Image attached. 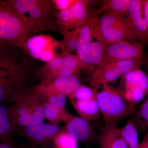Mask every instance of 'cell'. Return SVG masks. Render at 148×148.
<instances>
[{
    "label": "cell",
    "mask_w": 148,
    "mask_h": 148,
    "mask_svg": "<svg viewBox=\"0 0 148 148\" xmlns=\"http://www.w3.org/2000/svg\"><path fill=\"white\" fill-rule=\"evenodd\" d=\"M18 53L0 62V105L15 103L27 93L25 64Z\"/></svg>",
    "instance_id": "6da1fadb"
},
{
    "label": "cell",
    "mask_w": 148,
    "mask_h": 148,
    "mask_svg": "<svg viewBox=\"0 0 148 148\" xmlns=\"http://www.w3.org/2000/svg\"><path fill=\"white\" fill-rule=\"evenodd\" d=\"M14 10L27 19L31 28V35L37 32L54 30L58 27L56 9L49 0H8Z\"/></svg>",
    "instance_id": "7a4b0ae2"
},
{
    "label": "cell",
    "mask_w": 148,
    "mask_h": 148,
    "mask_svg": "<svg viewBox=\"0 0 148 148\" xmlns=\"http://www.w3.org/2000/svg\"><path fill=\"white\" fill-rule=\"evenodd\" d=\"M31 36L27 19L14 10L7 1L0 0V44L20 48Z\"/></svg>",
    "instance_id": "3957f363"
},
{
    "label": "cell",
    "mask_w": 148,
    "mask_h": 148,
    "mask_svg": "<svg viewBox=\"0 0 148 148\" xmlns=\"http://www.w3.org/2000/svg\"><path fill=\"white\" fill-rule=\"evenodd\" d=\"M96 98L101 115L106 123L118 122L128 116L135 108L130 105L118 90L108 84L101 86Z\"/></svg>",
    "instance_id": "277c9868"
},
{
    "label": "cell",
    "mask_w": 148,
    "mask_h": 148,
    "mask_svg": "<svg viewBox=\"0 0 148 148\" xmlns=\"http://www.w3.org/2000/svg\"><path fill=\"white\" fill-rule=\"evenodd\" d=\"M142 61H125L100 65L92 72L90 83L97 90L103 85L108 84L130 72L139 69Z\"/></svg>",
    "instance_id": "5b68a950"
},
{
    "label": "cell",
    "mask_w": 148,
    "mask_h": 148,
    "mask_svg": "<svg viewBox=\"0 0 148 148\" xmlns=\"http://www.w3.org/2000/svg\"><path fill=\"white\" fill-rule=\"evenodd\" d=\"M143 54L144 45L138 41H120L105 46L100 65L119 61L141 60Z\"/></svg>",
    "instance_id": "8992f818"
},
{
    "label": "cell",
    "mask_w": 148,
    "mask_h": 148,
    "mask_svg": "<svg viewBox=\"0 0 148 148\" xmlns=\"http://www.w3.org/2000/svg\"><path fill=\"white\" fill-rule=\"evenodd\" d=\"M123 86L119 92L126 101L135 108L147 95L148 79L140 70H135L123 76Z\"/></svg>",
    "instance_id": "52a82bcc"
},
{
    "label": "cell",
    "mask_w": 148,
    "mask_h": 148,
    "mask_svg": "<svg viewBox=\"0 0 148 148\" xmlns=\"http://www.w3.org/2000/svg\"><path fill=\"white\" fill-rule=\"evenodd\" d=\"M76 75L56 77L46 84H39L32 88L33 92L43 101L46 97L57 93H62L69 97L75 92L81 85Z\"/></svg>",
    "instance_id": "ba28073f"
},
{
    "label": "cell",
    "mask_w": 148,
    "mask_h": 148,
    "mask_svg": "<svg viewBox=\"0 0 148 148\" xmlns=\"http://www.w3.org/2000/svg\"><path fill=\"white\" fill-rule=\"evenodd\" d=\"M64 123V129L77 142L92 143L97 137L96 132L89 121L81 117L71 114Z\"/></svg>",
    "instance_id": "9c48e42d"
},
{
    "label": "cell",
    "mask_w": 148,
    "mask_h": 148,
    "mask_svg": "<svg viewBox=\"0 0 148 148\" xmlns=\"http://www.w3.org/2000/svg\"><path fill=\"white\" fill-rule=\"evenodd\" d=\"M92 38L104 45L121 40H129L126 35L120 30L101 24L100 18L88 12L86 18Z\"/></svg>",
    "instance_id": "30bf717a"
},
{
    "label": "cell",
    "mask_w": 148,
    "mask_h": 148,
    "mask_svg": "<svg viewBox=\"0 0 148 148\" xmlns=\"http://www.w3.org/2000/svg\"><path fill=\"white\" fill-rule=\"evenodd\" d=\"M42 98L31 89L22 98L8 108L9 117L13 125L20 117L30 114L43 106ZM14 126V125H13Z\"/></svg>",
    "instance_id": "8fae6325"
},
{
    "label": "cell",
    "mask_w": 148,
    "mask_h": 148,
    "mask_svg": "<svg viewBox=\"0 0 148 148\" xmlns=\"http://www.w3.org/2000/svg\"><path fill=\"white\" fill-rule=\"evenodd\" d=\"M143 1L132 0L126 12V20L132 37L144 43L147 32V23L143 16Z\"/></svg>",
    "instance_id": "7c38bea8"
},
{
    "label": "cell",
    "mask_w": 148,
    "mask_h": 148,
    "mask_svg": "<svg viewBox=\"0 0 148 148\" xmlns=\"http://www.w3.org/2000/svg\"><path fill=\"white\" fill-rule=\"evenodd\" d=\"M59 47L66 48L62 42H59L49 35H40L33 36L27 39L21 48L32 58L40 60L42 53L47 51H54Z\"/></svg>",
    "instance_id": "4fadbf2b"
},
{
    "label": "cell",
    "mask_w": 148,
    "mask_h": 148,
    "mask_svg": "<svg viewBox=\"0 0 148 148\" xmlns=\"http://www.w3.org/2000/svg\"><path fill=\"white\" fill-rule=\"evenodd\" d=\"M59 125L44 123L24 128L23 135L34 146H45L53 141L62 129Z\"/></svg>",
    "instance_id": "5bb4252c"
},
{
    "label": "cell",
    "mask_w": 148,
    "mask_h": 148,
    "mask_svg": "<svg viewBox=\"0 0 148 148\" xmlns=\"http://www.w3.org/2000/svg\"><path fill=\"white\" fill-rule=\"evenodd\" d=\"M99 132V148H128L122 138L118 122L106 123Z\"/></svg>",
    "instance_id": "9a60e30c"
},
{
    "label": "cell",
    "mask_w": 148,
    "mask_h": 148,
    "mask_svg": "<svg viewBox=\"0 0 148 148\" xmlns=\"http://www.w3.org/2000/svg\"><path fill=\"white\" fill-rule=\"evenodd\" d=\"M69 98L74 108L82 118L88 121H96L101 118L102 115L96 98L88 101Z\"/></svg>",
    "instance_id": "2e32d148"
},
{
    "label": "cell",
    "mask_w": 148,
    "mask_h": 148,
    "mask_svg": "<svg viewBox=\"0 0 148 148\" xmlns=\"http://www.w3.org/2000/svg\"><path fill=\"white\" fill-rule=\"evenodd\" d=\"M105 45L96 41H92L80 55L77 56L84 67H94L101 65Z\"/></svg>",
    "instance_id": "e0dca14e"
},
{
    "label": "cell",
    "mask_w": 148,
    "mask_h": 148,
    "mask_svg": "<svg viewBox=\"0 0 148 148\" xmlns=\"http://www.w3.org/2000/svg\"><path fill=\"white\" fill-rule=\"evenodd\" d=\"M100 19L101 24L103 26L120 30L126 35L129 40H136L132 37L126 18L123 14L114 12H106Z\"/></svg>",
    "instance_id": "ac0fdd59"
},
{
    "label": "cell",
    "mask_w": 148,
    "mask_h": 148,
    "mask_svg": "<svg viewBox=\"0 0 148 148\" xmlns=\"http://www.w3.org/2000/svg\"><path fill=\"white\" fill-rule=\"evenodd\" d=\"M63 56L58 54L52 61L39 70L37 75L41 80L40 84H46L56 77H58L59 72L62 67Z\"/></svg>",
    "instance_id": "d6986e66"
},
{
    "label": "cell",
    "mask_w": 148,
    "mask_h": 148,
    "mask_svg": "<svg viewBox=\"0 0 148 148\" xmlns=\"http://www.w3.org/2000/svg\"><path fill=\"white\" fill-rule=\"evenodd\" d=\"M61 53L63 61L58 77L76 75L84 68L77 56L72 54L66 49L62 50Z\"/></svg>",
    "instance_id": "ffe728a7"
},
{
    "label": "cell",
    "mask_w": 148,
    "mask_h": 148,
    "mask_svg": "<svg viewBox=\"0 0 148 148\" xmlns=\"http://www.w3.org/2000/svg\"><path fill=\"white\" fill-rule=\"evenodd\" d=\"M44 114L45 119L51 124L59 125L64 122L71 114L67 110H61L53 104L46 101H44Z\"/></svg>",
    "instance_id": "44dd1931"
},
{
    "label": "cell",
    "mask_w": 148,
    "mask_h": 148,
    "mask_svg": "<svg viewBox=\"0 0 148 148\" xmlns=\"http://www.w3.org/2000/svg\"><path fill=\"white\" fill-rule=\"evenodd\" d=\"M16 130L12 123L5 105H0V142L10 141V138Z\"/></svg>",
    "instance_id": "7402d4cb"
},
{
    "label": "cell",
    "mask_w": 148,
    "mask_h": 148,
    "mask_svg": "<svg viewBox=\"0 0 148 148\" xmlns=\"http://www.w3.org/2000/svg\"><path fill=\"white\" fill-rule=\"evenodd\" d=\"M130 114L132 116L131 120L138 129L148 130V93L143 103L135 108Z\"/></svg>",
    "instance_id": "603a6c76"
},
{
    "label": "cell",
    "mask_w": 148,
    "mask_h": 148,
    "mask_svg": "<svg viewBox=\"0 0 148 148\" xmlns=\"http://www.w3.org/2000/svg\"><path fill=\"white\" fill-rule=\"evenodd\" d=\"M138 129L131 119L127 121L124 126L120 127L121 135L124 139L128 148H139V134Z\"/></svg>",
    "instance_id": "cb8c5ba5"
},
{
    "label": "cell",
    "mask_w": 148,
    "mask_h": 148,
    "mask_svg": "<svg viewBox=\"0 0 148 148\" xmlns=\"http://www.w3.org/2000/svg\"><path fill=\"white\" fill-rule=\"evenodd\" d=\"M132 0H104L95 12V15L114 12L126 13Z\"/></svg>",
    "instance_id": "d4e9b609"
},
{
    "label": "cell",
    "mask_w": 148,
    "mask_h": 148,
    "mask_svg": "<svg viewBox=\"0 0 148 148\" xmlns=\"http://www.w3.org/2000/svg\"><path fill=\"white\" fill-rule=\"evenodd\" d=\"M92 36L87 20L79 27V36L76 49L77 56L81 54L92 41Z\"/></svg>",
    "instance_id": "484cf974"
},
{
    "label": "cell",
    "mask_w": 148,
    "mask_h": 148,
    "mask_svg": "<svg viewBox=\"0 0 148 148\" xmlns=\"http://www.w3.org/2000/svg\"><path fill=\"white\" fill-rule=\"evenodd\" d=\"M59 32L63 35L64 39L62 42L66 49L71 52L76 51L79 36V27L69 29L64 27H58Z\"/></svg>",
    "instance_id": "4316f807"
},
{
    "label": "cell",
    "mask_w": 148,
    "mask_h": 148,
    "mask_svg": "<svg viewBox=\"0 0 148 148\" xmlns=\"http://www.w3.org/2000/svg\"><path fill=\"white\" fill-rule=\"evenodd\" d=\"M58 148H77V141L74 139L62 127L53 141Z\"/></svg>",
    "instance_id": "83f0119b"
},
{
    "label": "cell",
    "mask_w": 148,
    "mask_h": 148,
    "mask_svg": "<svg viewBox=\"0 0 148 148\" xmlns=\"http://www.w3.org/2000/svg\"><path fill=\"white\" fill-rule=\"evenodd\" d=\"M96 92L97 90L84 85L81 84L77 90L69 98L81 101H88L96 98Z\"/></svg>",
    "instance_id": "f1b7e54d"
},
{
    "label": "cell",
    "mask_w": 148,
    "mask_h": 148,
    "mask_svg": "<svg viewBox=\"0 0 148 148\" xmlns=\"http://www.w3.org/2000/svg\"><path fill=\"white\" fill-rule=\"evenodd\" d=\"M67 98L66 95L62 93H57L49 95L43 99V101H47L61 110H67Z\"/></svg>",
    "instance_id": "f546056e"
},
{
    "label": "cell",
    "mask_w": 148,
    "mask_h": 148,
    "mask_svg": "<svg viewBox=\"0 0 148 148\" xmlns=\"http://www.w3.org/2000/svg\"><path fill=\"white\" fill-rule=\"evenodd\" d=\"M56 9L62 11L69 9L77 1V0H52Z\"/></svg>",
    "instance_id": "4dcf8cb0"
},
{
    "label": "cell",
    "mask_w": 148,
    "mask_h": 148,
    "mask_svg": "<svg viewBox=\"0 0 148 148\" xmlns=\"http://www.w3.org/2000/svg\"><path fill=\"white\" fill-rule=\"evenodd\" d=\"M143 8L144 10V18L145 19L147 25V32L144 40V43L148 42V0L143 1Z\"/></svg>",
    "instance_id": "1f68e13d"
},
{
    "label": "cell",
    "mask_w": 148,
    "mask_h": 148,
    "mask_svg": "<svg viewBox=\"0 0 148 148\" xmlns=\"http://www.w3.org/2000/svg\"><path fill=\"white\" fill-rule=\"evenodd\" d=\"M10 54V49L8 46L0 44V62L8 57Z\"/></svg>",
    "instance_id": "d6a6232c"
},
{
    "label": "cell",
    "mask_w": 148,
    "mask_h": 148,
    "mask_svg": "<svg viewBox=\"0 0 148 148\" xmlns=\"http://www.w3.org/2000/svg\"><path fill=\"white\" fill-rule=\"evenodd\" d=\"M0 148H21V147L16 146L13 143H12L10 140V141L3 142L0 143Z\"/></svg>",
    "instance_id": "836d02e7"
},
{
    "label": "cell",
    "mask_w": 148,
    "mask_h": 148,
    "mask_svg": "<svg viewBox=\"0 0 148 148\" xmlns=\"http://www.w3.org/2000/svg\"><path fill=\"white\" fill-rule=\"evenodd\" d=\"M138 148H148V132L140 143Z\"/></svg>",
    "instance_id": "e575fe53"
},
{
    "label": "cell",
    "mask_w": 148,
    "mask_h": 148,
    "mask_svg": "<svg viewBox=\"0 0 148 148\" xmlns=\"http://www.w3.org/2000/svg\"><path fill=\"white\" fill-rule=\"evenodd\" d=\"M21 148H38L36 146H26L25 147H22Z\"/></svg>",
    "instance_id": "d590c367"
},
{
    "label": "cell",
    "mask_w": 148,
    "mask_h": 148,
    "mask_svg": "<svg viewBox=\"0 0 148 148\" xmlns=\"http://www.w3.org/2000/svg\"><path fill=\"white\" fill-rule=\"evenodd\" d=\"M147 66H148V65H147Z\"/></svg>",
    "instance_id": "8d00e7d4"
},
{
    "label": "cell",
    "mask_w": 148,
    "mask_h": 148,
    "mask_svg": "<svg viewBox=\"0 0 148 148\" xmlns=\"http://www.w3.org/2000/svg\"><path fill=\"white\" fill-rule=\"evenodd\" d=\"M58 148L56 147V148Z\"/></svg>",
    "instance_id": "74e56055"
}]
</instances>
